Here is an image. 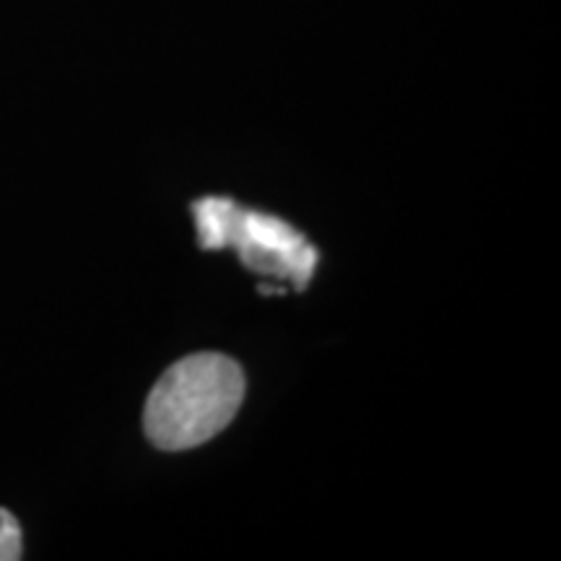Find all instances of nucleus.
<instances>
[{"label":"nucleus","instance_id":"1","mask_svg":"<svg viewBox=\"0 0 561 561\" xmlns=\"http://www.w3.org/2000/svg\"><path fill=\"white\" fill-rule=\"evenodd\" d=\"M244 398V375L224 354H193L172 364L146 401L144 426L153 447L193 450L227 430Z\"/></svg>","mask_w":561,"mask_h":561},{"label":"nucleus","instance_id":"3","mask_svg":"<svg viewBox=\"0 0 561 561\" xmlns=\"http://www.w3.org/2000/svg\"><path fill=\"white\" fill-rule=\"evenodd\" d=\"M24 543H21V525L9 510L0 507V561L21 559Z\"/></svg>","mask_w":561,"mask_h":561},{"label":"nucleus","instance_id":"2","mask_svg":"<svg viewBox=\"0 0 561 561\" xmlns=\"http://www.w3.org/2000/svg\"><path fill=\"white\" fill-rule=\"evenodd\" d=\"M193 216L203 250L234 248L250 271L294 280L297 291L307 289L320 255L291 224L240 208L229 198L195 201Z\"/></svg>","mask_w":561,"mask_h":561}]
</instances>
